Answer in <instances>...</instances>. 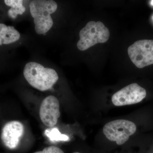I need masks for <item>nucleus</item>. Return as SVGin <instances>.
Returning a JSON list of instances; mask_svg holds the SVG:
<instances>
[{
    "label": "nucleus",
    "instance_id": "obj_5",
    "mask_svg": "<svg viewBox=\"0 0 153 153\" xmlns=\"http://www.w3.org/2000/svg\"><path fill=\"white\" fill-rule=\"evenodd\" d=\"M129 57L137 68L153 64V40H139L128 47Z\"/></svg>",
    "mask_w": 153,
    "mask_h": 153
},
{
    "label": "nucleus",
    "instance_id": "obj_7",
    "mask_svg": "<svg viewBox=\"0 0 153 153\" xmlns=\"http://www.w3.org/2000/svg\"><path fill=\"white\" fill-rule=\"evenodd\" d=\"M39 115L41 121L48 127L52 128L57 123L60 117V103L55 96L50 95L42 102Z\"/></svg>",
    "mask_w": 153,
    "mask_h": 153
},
{
    "label": "nucleus",
    "instance_id": "obj_10",
    "mask_svg": "<svg viewBox=\"0 0 153 153\" xmlns=\"http://www.w3.org/2000/svg\"><path fill=\"white\" fill-rule=\"evenodd\" d=\"M4 2L7 6L11 7L8 11V14L12 19H16L18 15H22L26 10L22 0H5Z\"/></svg>",
    "mask_w": 153,
    "mask_h": 153
},
{
    "label": "nucleus",
    "instance_id": "obj_3",
    "mask_svg": "<svg viewBox=\"0 0 153 153\" xmlns=\"http://www.w3.org/2000/svg\"><path fill=\"white\" fill-rule=\"evenodd\" d=\"M80 39L77 43V47L80 51H85L99 43H104L109 39V30L102 22H88L80 30Z\"/></svg>",
    "mask_w": 153,
    "mask_h": 153
},
{
    "label": "nucleus",
    "instance_id": "obj_8",
    "mask_svg": "<svg viewBox=\"0 0 153 153\" xmlns=\"http://www.w3.org/2000/svg\"><path fill=\"white\" fill-rule=\"evenodd\" d=\"M24 125L19 121H11L6 124L2 130L1 140L7 147L16 149L24 134Z\"/></svg>",
    "mask_w": 153,
    "mask_h": 153
},
{
    "label": "nucleus",
    "instance_id": "obj_6",
    "mask_svg": "<svg viewBox=\"0 0 153 153\" xmlns=\"http://www.w3.org/2000/svg\"><path fill=\"white\" fill-rule=\"evenodd\" d=\"M146 96L144 88L136 83H132L118 91L113 95V104L117 106L136 104L142 101Z\"/></svg>",
    "mask_w": 153,
    "mask_h": 153
},
{
    "label": "nucleus",
    "instance_id": "obj_9",
    "mask_svg": "<svg viewBox=\"0 0 153 153\" xmlns=\"http://www.w3.org/2000/svg\"><path fill=\"white\" fill-rule=\"evenodd\" d=\"M20 38V33L13 27L0 24V45L14 43Z\"/></svg>",
    "mask_w": 153,
    "mask_h": 153
},
{
    "label": "nucleus",
    "instance_id": "obj_4",
    "mask_svg": "<svg viewBox=\"0 0 153 153\" xmlns=\"http://www.w3.org/2000/svg\"><path fill=\"white\" fill-rule=\"evenodd\" d=\"M136 130V126L132 122L117 120L106 123L102 131L108 139L116 142L118 145H122L135 133Z\"/></svg>",
    "mask_w": 153,
    "mask_h": 153
},
{
    "label": "nucleus",
    "instance_id": "obj_2",
    "mask_svg": "<svg viewBox=\"0 0 153 153\" xmlns=\"http://www.w3.org/2000/svg\"><path fill=\"white\" fill-rule=\"evenodd\" d=\"M57 3L52 0H35L30 3V12L34 18L35 30L37 34H46L53 26L50 14L57 10Z\"/></svg>",
    "mask_w": 153,
    "mask_h": 153
},
{
    "label": "nucleus",
    "instance_id": "obj_12",
    "mask_svg": "<svg viewBox=\"0 0 153 153\" xmlns=\"http://www.w3.org/2000/svg\"><path fill=\"white\" fill-rule=\"evenodd\" d=\"M34 153H64L60 148L55 146H50L44 148L42 151L36 152Z\"/></svg>",
    "mask_w": 153,
    "mask_h": 153
},
{
    "label": "nucleus",
    "instance_id": "obj_13",
    "mask_svg": "<svg viewBox=\"0 0 153 153\" xmlns=\"http://www.w3.org/2000/svg\"><path fill=\"white\" fill-rule=\"evenodd\" d=\"M151 3H152V4L153 5V1H151Z\"/></svg>",
    "mask_w": 153,
    "mask_h": 153
},
{
    "label": "nucleus",
    "instance_id": "obj_14",
    "mask_svg": "<svg viewBox=\"0 0 153 153\" xmlns=\"http://www.w3.org/2000/svg\"><path fill=\"white\" fill-rule=\"evenodd\" d=\"M73 153H80L78 152H74Z\"/></svg>",
    "mask_w": 153,
    "mask_h": 153
},
{
    "label": "nucleus",
    "instance_id": "obj_11",
    "mask_svg": "<svg viewBox=\"0 0 153 153\" xmlns=\"http://www.w3.org/2000/svg\"><path fill=\"white\" fill-rule=\"evenodd\" d=\"M46 134L52 140L66 141L68 140V137L65 134H62L57 128H54L50 131H46Z\"/></svg>",
    "mask_w": 153,
    "mask_h": 153
},
{
    "label": "nucleus",
    "instance_id": "obj_1",
    "mask_svg": "<svg viewBox=\"0 0 153 153\" xmlns=\"http://www.w3.org/2000/svg\"><path fill=\"white\" fill-rule=\"evenodd\" d=\"M24 75L30 85L41 91L52 88L58 79V74L54 69L45 68L41 64L34 62L26 64Z\"/></svg>",
    "mask_w": 153,
    "mask_h": 153
}]
</instances>
